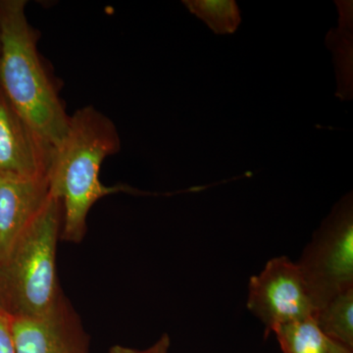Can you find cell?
<instances>
[{
  "label": "cell",
  "instance_id": "16",
  "mask_svg": "<svg viewBox=\"0 0 353 353\" xmlns=\"http://www.w3.org/2000/svg\"><path fill=\"white\" fill-rule=\"evenodd\" d=\"M0 32H1V31H0Z\"/></svg>",
  "mask_w": 353,
  "mask_h": 353
},
{
  "label": "cell",
  "instance_id": "13",
  "mask_svg": "<svg viewBox=\"0 0 353 353\" xmlns=\"http://www.w3.org/2000/svg\"><path fill=\"white\" fill-rule=\"evenodd\" d=\"M170 345V336H169V334H164L160 336L157 343H153L152 347L145 348V350H136V348L118 345L111 347L109 353H169Z\"/></svg>",
  "mask_w": 353,
  "mask_h": 353
},
{
  "label": "cell",
  "instance_id": "9",
  "mask_svg": "<svg viewBox=\"0 0 353 353\" xmlns=\"http://www.w3.org/2000/svg\"><path fill=\"white\" fill-rule=\"evenodd\" d=\"M340 11V26L327 36V46L334 54L339 97L352 99V1H336Z\"/></svg>",
  "mask_w": 353,
  "mask_h": 353
},
{
  "label": "cell",
  "instance_id": "10",
  "mask_svg": "<svg viewBox=\"0 0 353 353\" xmlns=\"http://www.w3.org/2000/svg\"><path fill=\"white\" fill-rule=\"evenodd\" d=\"M313 318L330 341L353 350V288L317 309Z\"/></svg>",
  "mask_w": 353,
  "mask_h": 353
},
{
  "label": "cell",
  "instance_id": "6",
  "mask_svg": "<svg viewBox=\"0 0 353 353\" xmlns=\"http://www.w3.org/2000/svg\"><path fill=\"white\" fill-rule=\"evenodd\" d=\"M11 333L16 353H90L88 334L65 296L43 317L11 318Z\"/></svg>",
  "mask_w": 353,
  "mask_h": 353
},
{
  "label": "cell",
  "instance_id": "11",
  "mask_svg": "<svg viewBox=\"0 0 353 353\" xmlns=\"http://www.w3.org/2000/svg\"><path fill=\"white\" fill-rule=\"evenodd\" d=\"M283 353H328L330 340L318 328L314 318L289 323L273 332Z\"/></svg>",
  "mask_w": 353,
  "mask_h": 353
},
{
  "label": "cell",
  "instance_id": "15",
  "mask_svg": "<svg viewBox=\"0 0 353 353\" xmlns=\"http://www.w3.org/2000/svg\"><path fill=\"white\" fill-rule=\"evenodd\" d=\"M328 353H353V350H348V348L334 343V341H330L329 352Z\"/></svg>",
  "mask_w": 353,
  "mask_h": 353
},
{
  "label": "cell",
  "instance_id": "3",
  "mask_svg": "<svg viewBox=\"0 0 353 353\" xmlns=\"http://www.w3.org/2000/svg\"><path fill=\"white\" fill-rule=\"evenodd\" d=\"M63 208L50 194L0 263V310L11 318L48 314L63 299L57 269Z\"/></svg>",
  "mask_w": 353,
  "mask_h": 353
},
{
  "label": "cell",
  "instance_id": "5",
  "mask_svg": "<svg viewBox=\"0 0 353 353\" xmlns=\"http://www.w3.org/2000/svg\"><path fill=\"white\" fill-rule=\"evenodd\" d=\"M246 306L265 327V336L289 323L313 317L314 304L296 263L274 257L248 283Z\"/></svg>",
  "mask_w": 353,
  "mask_h": 353
},
{
  "label": "cell",
  "instance_id": "4",
  "mask_svg": "<svg viewBox=\"0 0 353 353\" xmlns=\"http://www.w3.org/2000/svg\"><path fill=\"white\" fill-rule=\"evenodd\" d=\"M316 310L353 288V194H345L313 234L297 262Z\"/></svg>",
  "mask_w": 353,
  "mask_h": 353
},
{
  "label": "cell",
  "instance_id": "7",
  "mask_svg": "<svg viewBox=\"0 0 353 353\" xmlns=\"http://www.w3.org/2000/svg\"><path fill=\"white\" fill-rule=\"evenodd\" d=\"M54 150L16 112L0 90V174L48 178Z\"/></svg>",
  "mask_w": 353,
  "mask_h": 353
},
{
  "label": "cell",
  "instance_id": "8",
  "mask_svg": "<svg viewBox=\"0 0 353 353\" xmlns=\"http://www.w3.org/2000/svg\"><path fill=\"white\" fill-rule=\"evenodd\" d=\"M50 194L48 178L0 174V263Z\"/></svg>",
  "mask_w": 353,
  "mask_h": 353
},
{
  "label": "cell",
  "instance_id": "12",
  "mask_svg": "<svg viewBox=\"0 0 353 353\" xmlns=\"http://www.w3.org/2000/svg\"><path fill=\"white\" fill-rule=\"evenodd\" d=\"M183 3L215 34H233L241 24L240 9L234 0H185Z\"/></svg>",
  "mask_w": 353,
  "mask_h": 353
},
{
  "label": "cell",
  "instance_id": "2",
  "mask_svg": "<svg viewBox=\"0 0 353 353\" xmlns=\"http://www.w3.org/2000/svg\"><path fill=\"white\" fill-rule=\"evenodd\" d=\"M26 6L24 0L0 1V90L26 123L57 148L68 132L70 116L41 63Z\"/></svg>",
  "mask_w": 353,
  "mask_h": 353
},
{
  "label": "cell",
  "instance_id": "1",
  "mask_svg": "<svg viewBox=\"0 0 353 353\" xmlns=\"http://www.w3.org/2000/svg\"><path fill=\"white\" fill-rule=\"evenodd\" d=\"M119 134L106 116L92 106L70 117L68 132L55 148L48 180L50 194L62 202L60 239L78 243L87 233L90 208L102 197L125 192L122 185L108 187L99 179L101 164L119 152Z\"/></svg>",
  "mask_w": 353,
  "mask_h": 353
},
{
  "label": "cell",
  "instance_id": "14",
  "mask_svg": "<svg viewBox=\"0 0 353 353\" xmlns=\"http://www.w3.org/2000/svg\"><path fill=\"white\" fill-rule=\"evenodd\" d=\"M0 353H16L12 333H11L10 316L0 310Z\"/></svg>",
  "mask_w": 353,
  "mask_h": 353
}]
</instances>
